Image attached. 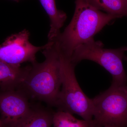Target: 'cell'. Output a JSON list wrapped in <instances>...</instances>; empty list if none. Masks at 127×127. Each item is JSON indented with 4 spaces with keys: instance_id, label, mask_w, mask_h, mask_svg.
I'll list each match as a JSON object with an SVG mask.
<instances>
[{
    "instance_id": "cell-1",
    "label": "cell",
    "mask_w": 127,
    "mask_h": 127,
    "mask_svg": "<svg viewBox=\"0 0 127 127\" xmlns=\"http://www.w3.org/2000/svg\"><path fill=\"white\" fill-rule=\"evenodd\" d=\"M46 45L42 50L45 60L28 66L26 76L17 89L29 98L56 107L62 84L60 55L53 41H48Z\"/></svg>"
},
{
    "instance_id": "cell-2",
    "label": "cell",
    "mask_w": 127,
    "mask_h": 127,
    "mask_svg": "<svg viewBox=\"0 0 127 127\" xmlns=\"http://www.w3.org/2000/svg\"><path fill=\"white\" fill-rule=\"evenodd\" d=\"M75 3L71 22L52 40L61 52L70 58L78 47L94 38L104 26L117 18L97 10L87 0H76Z\"/></svg>"
},
{
    "instance_id": "cell-3",
    "label": "cell",
    "mask_w": 127,
    "mask_h": 127,
    "mask_svg": "<svg viewBox=\"0 0 127 127\" xmlns=\"http://www.w3.org/2000/svg\"><path fill=\"white\" fill-rule=\"evenodd\" d=\"M58 50L61 62L62 88L56 107L58 110L77 114L83 120L91 122L93 119L92 100L83 92L78 84L75 76L76 65L72 63L70 57Z\"/></svg>"
},
{
    "instance_id": "cell-4",
    "label": "cell",
    "mask_w": 127,
    "mask_h": 127,
    "mask_svg": "<svg viewBox=\"0 0 127 127\" xmlns=\"http://www.w3.org/2000/svg\"><path fill=\"white\" fill-rule=\"evenodd\" d=\"M94 125L127 127V86L112 83L92 99Z\"/></svg>"
},
{
    "instance_id": "cell-5",
    "label": "cell",
    "mask_w": 127,
    "mask_h": 127,
    "mask_svg": "<svg viewBox=\"0 0 127 127\" xmlns=\"http://www.w3.org/2000/svg\"><path fill=\"white\" fill-rule=\"evenodd\" d=\"M127 47L117 49L104 48V45L94 38L78 47L71 57L73 63L76 65L84 60L95 62L103 67L112 77V82L127 84V76L123 64V59Z\"/></svg>"
},
{
    "instance_id": "cell-6",
    "label": "cell",
    "mask_w": 127,
    "mask_h": 127,
    "mask_svg": "<svg viewBox=\"0 0 127 127\" xmlns=\"http://www.w3.org/2000/svg\"><path fill=\"white\" fill-rule=\"evenodd\" d=\"M30 32L25 29L7 37L0 45V61L15 66L36 62V55L45 48L46 45L36 46L30 42Z\"/></svg>"
},
{
    "instance_id": "cell-7",
    "label": "cell",
    "mask_w": 127,
    "mask_h": 127,
    "mask_svg": "<svg viewBox=\"0 0 127 127\" xmlns=\"http://www.w3.org/2000/svg\"><path fill=\"white\" fill-rule=\"evenodd\" d=\"M29 98L18 89L0 90V119L4 127H11L30 112Z\"/></svg>"
},
{
    "instance_id": "cell-8",
    "label": "cell",
    "mask_w": 127,
    "mask_h": 127,
    "mask_svg": "<svg viewBox=\"0 0 127 127\" xmlns=\"http://www.w3.org/2000/svg\"><path fill=\"white\" fill-rule=\"evenodd\" d=\"M28 70V66L22 67L0 61V90L17 89L25 79Z\"/></svg>"
},
{
    "instance_id": "cell-9",
    "label": "cell",
    "mask_w": 127,
    "mask_h": 127,
    "mask_svg": "<svg viewBox=\"0 0 127 127\" xmlns=\"http://www.w3.org/2000/svg\"><path fill=\"white\" fill-rule=\"evenodd\" d=\"M54 113L45 107L32 106L28 113L11 127H51Z\"/></svg>"
},
{
    "instance_id": "cell-10",
    "label": "cell",
    "mask_w": 127,
    "mask_h": 127,
    "mask_svg": "<svg viewBox=\"0 0 127 127\" xmlns=\"http://www.w3.org/2000/svg\"><path fill=\"white\" fill-rule=\"evenodd\" d=\"M50 18V28L48 35V41L54 40L60 34L67 18L64 12L57 8L55 0H39Z\"/></svg>"
},
{
    "instance_id": "cell-11",
    "label": "cell",
    "mask_w": 127,
    "mask_h": 127,
    "mask_svg": "<svg viewBox=\"0 0 127 127\" xmlns=\"http://www.w3.org/2000/svg\"><path fill=\"white\" fill-rule=\"evenodd\" d=\"M90 4L100 11L120 18L127 16V0H87Z\"/></svg>"
},
{
    "instance_id": "cell-12",
    "label": "cell",
    "mask_w": 127,
    "mask_h": 127,
    "mask_svg": "<svg viewBox=\"0 0 127 127\" xmlns=\"http://www.w3.org/2000/svg\"><path fill=\"white\" fill-rule=\"evenodd\" d=\"M92 121L79 120L71 114L58 110L53 114V125L54 127H90Z\"/></svg>"
},
{
    "instance_id": "cell-13",
    "label": "cell",
    "mask_w": 127,
    "mask_h": 127,
    "mask_svg": "<svg viewBox=\"0 0 127 127\" xmlns=\"http://www.w3.org/2000/svg\"><path fill=\"white\" fill-rule=\"evenodd\" d=\"M90 127H111V126H100V125H94L92 123V121L91 122V124Z\"/></svg>"
},
{
    "instance_id": "cell-14",
    "label": "cell",
    "mask_w": 127,
    "mask_h": 127,
    "mask_svg": "<svg viewBox=\"0 0 127 127\" xmlns=\"http://www.w3.org/2000/svg\"><path fill=\"white\" fill-rule=\"evenodd\" d=\"M0 127H4L1 120L0 119Z\"/></svg>"
},
{
    "instance_id": "cell-15",
    "label": "cell",
    "mask_w": 127,
    "mask_h": 127,
    "mask_svg": "<svg viewBox=\"0 0 127 127\" xmlns=\"http://www.w3.org/2000/svg\"><path fill=\"white\" fill-rule=\"evenodd\" d=\"M123 59L125 60L126 61H127V56H124Z\"/></svg>"
},
{
    "instance_id": "cell-16",
    "label": "cell",
    "mask_w": 127,
    "mask_h": 127,
    "mask_svg": "<svg viewBox=\"0 0 127 127\" xmlns=\"http://www.w3.org/2000/svg\"><path fill=\"white\" fill-rule=\"evenodd\" d=\"M13 0L15 1H17V2H18L20 0Z\"/></svg>"
}]
</instances>
